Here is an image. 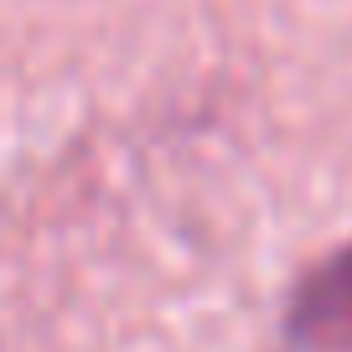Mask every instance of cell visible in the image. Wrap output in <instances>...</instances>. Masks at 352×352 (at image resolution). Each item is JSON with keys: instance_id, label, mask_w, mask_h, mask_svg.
<instances>
[{"instance_id": "obj_1", "label": "cell", "mask_w": 352, "mask_h": 352, "mask_svg": "<svg viewBox=\"0 0 352 352\" xmlns=\"http://www.w3.org/2000/svg\"><path fill=\"white\" fill-rule=\"evenodd\" d=\"M290 352H352V243L321 254L285 300Z\"/></svg>"}]
</instances>
